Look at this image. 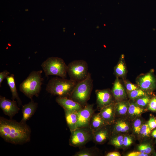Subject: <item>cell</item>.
I'll return each instance as SVG.
<instances>
[{
	"label": "cell",
	"instance_id": "obj_1",
	"mask_svg": "<svg viewBox=\"0 0 156 156\" xmlns=\"http://www.w3.org/2000/svg\"><path fill=\"white\" fill-rule=\"evenodd\" d=\"M31 133V129L26 123L0 117V136L5 141L23 144L30 141Z\"/></svg>",
	"mask_w": 156,
	"mask_h": 156
},
{
	"label": "cell",
	"instance_id": "obj_2",
	"mask_svg": "<svg viewBox=\"0 0 156 156\" xmlns=\"http://www.w3.org/2000/svg\"><path fill=\"white\" fill-rule=\"evenodd\" d=\"M77 83L70 79L56 77L49 81L46 90L52 95L70 98Z\"/></svg>",
	"mask_w": 156,
	"mask_h": 156
},
{
	"label": "cell",
	"instance_id": "obj_3",
	"mask_svg": "<svg viewBox=\"0 0 156 156\" xmlns=\"http://www.w3.org/2000/svg\"><path fill=\"white\" fill-rule=\"evenodd\" d=\"M42 70L33 71L20 85L19 90L31 100L35 96L38 97L41 90L43 78Z\"/></svg>",
	"mask_w": 156,
	"mask_h": 156
},
{
	"label": "cell",
	"instance_id": "obj_4",
	"mask_svg": "<svg viewBox=\"0 0 156 156\" xmlns=\"http://www.w3.org/2000/svg\"><path fill=\"white\" fill-rule=\"evenodd\" d=\"M93 81L89 72L85 79L77 83L70 98L84 106L90 99L93 87Z\"/></svg>",
	"mask_w": 156,
	"mask_h": 156
},
{
	"label": "cell",
	"instance_id": "obj_5",
	"mask_svg": "<svg viewBox=\"0 0 156 156\" xmlns=\"http://www.w3.org/2000/svg\"><path fill=\"white\" fill-rule=\"evenodd\" d=\"M41 66L46 77L54 75L63 78L66 77L67 65L61 58L48 57L42 62Z\"/></svg>",
	"mask_w": 156,
	"mask_h": 156
},
{
	"label": "cell",
	"instance_id": "obj_6",
	"mask_svg": "<svg viewBox=\"0 0 156 156\" xmlns=\"http://www.w3.org/2000/svg\"><path fill=\"white\" fill-rule=\"evenodd\" d=\"M87 62L83 60H74L67 66V73L70 79L78 82L85 79L88 73Z\"/></svg>",
	"mask_w": 156,
	"mask_h": 156
},
{
	"label": "cell",
	"instance_id": "obj_7",
	"mask_svg": "<svg viewBox=\"0 0 156 156\" xmlns=\"http://www.w3.org/2000/svg\"><path fill=\"white\" fill-rule=\"evenodd\" d=\"M71 133L69 144L75 147L82 146L92 139V133L89 127L77 128Z\"/></svg>",
	"mask_w": 156,
	"mask_h": 156
},
{
	"label": "cell",
	"instance_id": "obj_8",
	"mask_svg": "<svg viewBox=\"0 0 156 156\" xmlns=\"http://www.w3.org/2000/svg\"><path fill=\"white\" fill-rule=\"evenodd\" d=\"M136 82L140 88L148 93L156 88V79L152 71L139 76Z\"/></svg>",
	"mask_w": 156,
	"mask_h": 156
},
{
	"label": "cell",
	"instance_id": "obj_9",
	"mask_svg": "<svg viewBox=\"0 0 156 156\" xmlns=\"http://www.w3.org/2000/svg\"><path fill=\"white\" fill-rule=\"evenodd\" d=\"M93 104H86L77 112V128L89 127L91 118L94 114Z\"/></svg>",
	"mask_w": 156,
	"mask_h": 156
},
{
	"label": "cell",
	"instance_id": "obj_10",
	"mask_svg": "<svg viewBox=\"0 0 156 156\" xmlns=\"http://www.w3.org/2000/svg\"><path fill=\"white\" fill-rule=\"evenodd\" d=\"M17 103L15 100H11L0 96V107L4 114L8 116L10 119H12L20 109Z\"/></svg>",
	"mask_w": 156,
	"mask_h": 156
},
{
	"label": "cell",
	"instance_id": "obj_11",
	"mask_svg": "<svg viewBox=\"0 0 156 156\" xmlns=\"http://www.w3.org/2000/svg\"><path fill=\"white\" fill-rule=\"evenodd\" d=\"M115 120L111 129L112 135L118 134H125L131 130V124L126 117H120Z\"/></svg>",
	"mask_w": 156,
	"mask_h": 156
},
{
	"label": "cell",
	"instance_id": "obj_12",
	"mask_svg": "<svg viewBox=\"0 0 156 156\" xmlns=\"http://www.w3.org/2000/svg\"><path fill=\"white\" fill-rule=\"evenodd\" d=\"M95 93L97 106L100 109L115 102L111 90L109 89L96 90Z\"/></svg>",
	"mask_w": 156,
	"mask_h": 156
},
{
	"label": "cell",
	"instance_id": "obj_13",
	"mask_svg": "<svg viewBox=\"0 0 156 156\" xmlns=\"http://www.w3.org/2000/svg\"><path fill=\"white\" fill-rule=\"evenodd\" d=\"M55 101L64 110L78 112L83 108L80 104L68 97L57 96Z\"/></svg>",
	"mask_w": 156,
	"mask_h": 156
},
{
	"label": "cell",
	"instance_id": "obj_14",
	"mask_svg": "<svg viewBox=\"0 0 156 156\" xmlns=\"http://www.w3.org/2000/svg\"><path fill=\"white\" fill-rule=\"evenodd\" d=\"M115 103L100 108L99 113L107 125H112L115 120Z\"/></svg>",
	"mask_w": 156,
	"mask_h": 156
},
{
	"label": "cell",
	"instance_id": "obj_15",
	"mask_svg": "<svg viewBox=\"0 0 156 156\" xmlns=\"http://www.w3.org/2000/svg\"><path fill=\"white\" fill-rule=\"evenodd\" d=\"M108 125L105 126L92 133V139L96 144H103L110 137L111 129Z\"/></svg>",
	"mask_w": 156,
	"mask_h": 156
},
{
	"label": "cell",
	"instance_id": "obj_16",
	"mask_svg": "<svg viewBox=\"0 0 156 156\" xmlns=\"http://www.w3.org/2000/svg\"><path fill=\"white\" fill-rule=\"evenodd\" d=\"M38 106V103L33 100H31L28 103L22 105L21 109L22 117L20 122L26 123V122L34 115Z\"/></svg>",
	"mask_w": 156,
	"mask_h": 156
},
{
	"label": "cell",
	"instance_id": "obj_17",
	"mask_svg": "<svg viewBox=\"0 0 156 156\" xmlns=\"http://www.w3.org/2000/svg\"><path fill=\"white\" fill-rule=\"evenodd\" d=\"M111 91L115 102L126 100L127 94L125 88L118 77L114 83Z\"/></svg>",
	"mask_w": 156,
	"mask_h": 156
},
{
	"label": "cell",
	"instance_id": "obj_18",
	"mask_svg": "<svg viewBox=\"0 0 156 156\" xmlns=\"http://www.w3.org/2000/svg\"><path fill=\"white\" fill-rule=\"evenodd\" d=\"M129 105L126 117L129 120H133L147 110L136 104L133 100L129 101Z\"/></svg>",
	"mask_w": 156,
	"mask_h": 156
},
{
	"label": "cell",
	"instance_id": "obj_19",
	"mask_svg": "<svg viewBox=\"0 0 156 156\" xmlns=\"http://www.w3.org/2000/svg\"><path fill=\"white\" fill-rule=\"evenodd\" d=\"M64 110L66 121L71 132L77 128V112Z\"/></svg>",
	"mask_w": 156,
	"mask_h": 156
},
{
	"label": "cell",
	"instance_id": "obj_20",
	"mask_svg": "<svg viewBox=\"0 0 156 156\" xmlns=\"http://www.w3.org/2000/svg\"><path fill=\"white\" fill-rule=\"evenodd\" d=\"M107 125L99 112L93 115L90 121L89 127L93 133Z\"/></svg>",
	"mask_w": 156,
	"mask_h": 156
},
{
	"label": "cell",
	"instance_id": "obj_21",
	"mask_svg": "<svg viewBox=\"0 0 156 156\" xmlns=\"http://www.w3.org/2000/svg\"><path fill=\"white\" fill-rule=\"evenodd\" d=\"M7 83L10 89L12 94V100L16 99L19 106L22 105V101L19 98L16 88L14 75L11 74L6 78Z\"/></svg>",
	"mask_w": 156,
	"mask_h": 156
},
{
	"label": "cell",
	"instance_id": "obj_22",
	"mask_svg": "<svg viewBox=\"0 0 156 156\" xmlns=\"http://www.w3.org/2000/svg\"><path fill=\"white\" fill-rule=\"evenodd\" d=\"M129 105V101L126 100L115 102L114 108L116 117H126Z\"/></svg>",
	"mask_w": 156,
	"mask_h": 156
},
{
	"label": "cell",
	"instance_id": "obj_23",
	"mask_svg": "<svg viewBox=\"0 0 156 156\" xmlns=\"http://www.w3.org/2000/svg\"><path fill=\"white\" fill-rule=\"evenodd\" d=\"M127 72L126 66L124 59V55H122L117 64L114 68V73L117 77H123Z\"/></svg>",
	"mask_w": 156,
	"mask_h": 156
},
{
	"label": "cell",
	"instance_id": "obj_24",
	"mask_svg": "<svg viewBox=\"0 0 156 156\" xmlns=\"http://www.w3.org/2000/svg\"><path fill=\"white\" fill-rule=\"evenodd\" d=\"M124 134H118L112 135L108 144L117 148H123Z\"/></svg>",
	"mask_w": 156,
	"mask_h": 156
},
{
	"label": "cell",
	"instance_id": "obj_25",
	"mask_svg": "<svg viewBox=\"0 0 156 156\" xmlns=\"http://www.w3.org/2000/svg\"><path fill=\"white\" fill-rule=\"evenodd\" d=\"M151 98L149 94H148L133 101L139 106L146 109Z\"/></svg>",
	"mask_w": 156,
	"mask_h": 156
},
{
	"label": "cell",
	"instance_id": "obj_26",
	"mask_svg": "<svg viewBox=\"0 0 156 156\" xmlns=\"http://www.w3.org/2000/svg\"><path fill=\"white\" fill-rule=\"evenodd\" d=\"M144 123L140 116L137 117L133 120L131 130L135 135H139L141 126Z\"/></svg>",
	"mask_w": 156,
	"mask_h": 156
},
{
	"label": "cell",
	"instance_id": "obj_27",
	"mask_svg": "<svg viewBox=\"0 0 156 156\" xmlns=\"http://www.w3.org/2000/svg\"><path fill=\"white\" fill-rule=\"evenodd\" d=\"M149 94L140 88L133 90L128 93V96L131 100H134L140 97Z\"/></svg>",
	"mask_w": 156,
	"mask_h": 156
},
{
	"label": "cell",
	"instance_id": "obj_28",
	"mask_svg": "<svg viewBox=\"0 0 156 156\" xmlns=\"http://www.w3.org/2000/svg\"><path fill=\"white\" fill-rule=\"evenodd\" d=\"M151 131L147 122H144L141 126L138 136L143 138H148L151 134Z\"/></svg>",
	"mask_w": 156,
	"mask_h": 156
},
{
	"label": "cell",
	"instance_id": "obj_29",
	"mask_svg": "<svg viewBox=\"0 0 156 156\" xmlns=\"http://www.w3.org/2000/svg\"><path fill=\"white\" fill-rule=\"evenodd\" d=\"M138 149L140 152L150 155L153 151V146L148 143H143L138 146Z\"/></svg>",
	"mask_w": 156,
	"mask_h": 156
},
{
	"label": "cell",
	"instance_id": "obj_30",
	"mask_svg": "<svg viewBox=\"0 0 156 156\" xmlns=\"http://www.w3.org/2000/svg\"><path fill=\"white\" fill-rule=\"evenodd\" d=\"M133 142V138L131 135L125 134L124 135L123 148H127L131 145Z\"/></svg>",
	"mask_w": 156,
	"mask_h": 156
},
{
	"label": "cell",
	"instance_id": "obj_31",
	"mask_svg": "<svg viewBox=\"0 0 156 156\" xmlns=\"http://www.w3.org/2000/svg\"><path fill=\"white\" fill-rule=\"evenodd\" d=\"M96 155L94 151L90 149H84L80 150L74 155L76 156H91Z\"/></svg>",
	"mask_w": 156,
	"mask_h": 156
},
{
	"label": "cell",
	"instance_id": "obj_32",
	"mask_svg": "<svg viewBox=\"0 0 156 156\" xmlns=\"http://www.w3.org/2000/svg\"><path fill=\"white\" fill-rule=\"evenodd\" d=\"M125 84L127 94L133 90L139 88L138 85L133 84L128 81H125Z\"/></svg>",
	"mask_w": 156,
	"mask_h": 156
},
{
	"label": "cell",
	"instance_id": "obj_33",
	"mask_svg": "<svg viewBox=\"0 0 156 156\" xmlns=\"http://www.w3.org/2000/svg\"><path fill=\"white\" fill-rule=\"evenodd\" d=\"M147 109L151 111L156 112V96L151 98Z\"/></svg>",
	"mask_w": 156,
	"mask_h": 156
},
{
	"label": "cell",
	"instance_id": "obj_34",
	"mask_svg": "<svg viewBox=\"0 0 156 156\" xmlns=\"http://www.w3.org/2000/svg\"><path fill=\"white\" fill-rule=\"evenodd\" d=\"M147 123L152 130L156 128V122L155 118L153 117H151L147 122Z\"/></svg>",
	"mask_w": 156,
	"mask_h": 156
},
{
	"label": "cell",
	"instance_id": "obj_35",
	"mask_svg": "<svg viewBox=\"0 0 156 156\" xmlns=\"http://www.w3.org/2000/svg\"><path fill=\"white\" fill-rule=\"evenodd\" d=\"M10 73L6 70H4L0 73V86L1 87V84L3 80L8 76Z\"/></svg>",
	"mask_w": 156,
	"mask_h": 156
},
{
	"label": "cell",
	"instance_id": "obj_36",
	"mask_svg": "<svg viewBox=\"0 0 156 156\" xmlns=\"http://www.w3.org/2000/svg\"><path fill=\"white\" fill-rule=\"evenodd\" d=\"M149 155L142 153L140 151H133L128 153L127 156H147Z\"/></svg>",
	"mask_w": 156,
	"mask_h": 156
},
{
	"label": "cell",
	"instance_id": "obj_37",
	"mask_svg": "<svg viewBox=\"0 0 156 156\" xmlns=\"http://www.w3.org/2000/svg\"><path fill=\"white\" fill-rule=\"evenodd\" d=\"M106 156H120L121 155L118 152L113 151L108 153Z\"/></svg>",
	"mask_w": 156,
	"mask_h": 156
},
{
	"label": "cell",
	"instance_id": "obj_38",
	"mask_svg": "<svg viewBox=\"0 0 156 156\" xmlns=\"http://www.w3.org/2000/svg\"><path fill=\"white\" fill-rule=\"evenodd\" d=\"M151 135L153 137L156 138V129L154 130L151 132Z\"/></svg>",
	"mask_w": 156,
	"mask_h": 156
},
{
	"label": "cell",
	"instance_id": "obj_39",
	"mask_svg": "<svg viewBox=\"0 0 156 156\" xmlns=\"http://www.w3.org/2000/svg\"><path fill=\"white\" fill-rule=\"evenodd\" d=\"M155 122H156V117L155 118Z\"/></svg>",
	"mask_w": 156,
	"mask_h": 156
},
{
	"label": "cell",
	"instance_id": "obj_40",
	"mask_svg": "<svg viewBox=\"0 0 156 156\" xmlns=\"http://www.w3.org/2000/svg\"></svg>",
	"mask_w": 156,
	"mask_h": 156
}]
</instances>
